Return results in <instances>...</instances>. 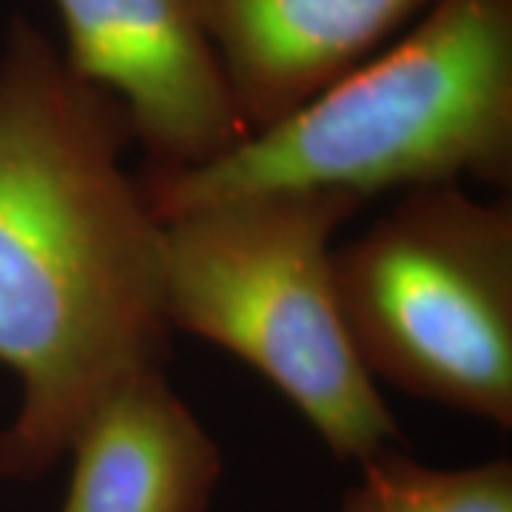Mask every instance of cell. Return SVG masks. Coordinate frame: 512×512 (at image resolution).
Instances as JSON below:
<instances>
[{
  "label": "cell",
  "instance_id": "obj_1",
  "mask_svg": "<svg viewBox=\"0 0 512 512\" xmlns=\"http://www.w3.org/2000/svg\"><path fill=\"white\" fill-rule=\"evenodd\" d=\"M117 97L15 15L0 49V365L20 379L0 481L52 473L94 410L168 365L165 222Z\"/></svg>",
  "mask_w": 512,
  "mask_h": 512
},
{
  "label": "cell",
  "instance_id": "obj_2",
  "mask_svg": "<svg viewBox=\"0 0 512 512\" xmlns=\"http://www.w3.org/2000/svg\"><path fill=\"white\" fill-rule=\"evenodd\" d=\"M168 220L251 191H387L512 185V0H436L325 92L191 171H140Z\"/></svg>",
  "mask_w": 512,
  "mask_h": 512
},
{
  "label": "cell",
  "instance_id": "obj_4",
  "mask_svg": "<svg viewBox=\"0 0 512 512\" xmlns=\"http://www.w3.org/2000/svg\"><path fill=\"white\" fill-rule=\"evenodd\" d=\"M339 311L373 376L512 430V202L464 185L407 191L333 248Z\"/></svg>",
  "mask_w": 512,
  "mask_h": 512
},
{
  "label": "cell",
  "instance_id": "obj_6",
  "mask_svg": "<svg viewBox=\"0 0 512 512\" xmlns=\"http://www.w3.org/2000/svg\"><path fill=\"white\" fill-rule=\"evenodd\" d=\"M436 0H200L248 137L382 52Z\"/></svg>",
  "mask_w": 512,
  "mask_h": 512
},
{
  "label": "cell",
  "instance_id": "obj_5",
  "mask_svg": "<svg viewBox=\"0 0 512 512\" xmlns=\"http://www.w3.org/2000/svg\"><path fill=\"white\" fill-rule=\"evenodd\" d=\"M60 55L80 80L123 103L143 171L214 163L248 137L200 0H52Z\"/></svg>",
  "mask_w": 512,
  "mask_h": 512
},
{
  "label": "cell",
  "instance_id": "obj_8",
  "mask_svg": "<svg viewBox=\"0 0 512 512\" xmlns=\"http://www.w3.org/2000/svg\"><path fill=\"white\" fill-rule=\"evenodd\" d=\"M362 478L336 512H512V461L430 467L402 444L359 464Z\"/></svg>",
  "mask_w": 512,
  "mask_h": 512
},
{
  "label": "cell",
  "instance_id": "obj_3",
  "mask_svg": "<svg viewBox=\"0 0 512 512\" xmlns=\"http://www.w3.org/2000/svg\"><path fill=\"white\" fill-rule=\"evenodd\" d=\"M365 205L333 191H251L165 222V313L254 367L336 461L402 444L339 311L333 237Z\"/></svg>",
  "mask_w": 512,
  "mask_h": 512
},
{
  "label": "cell",
  "instance_id": "obj_7",
  "mask_svg": "<svg viewBox=\"0 0 512 512\" xmlns=\"http://www.w3.org/2000/svg\"><path fill=\"white\" fill-rule=\"evenodd\" d=\"M66 458L72 476L60 512H208L225 473L220 444L165 367L117 387Z\"/></svg>",
  "mask_w": 512,
  "mask_h": 512
}]
</instances>
